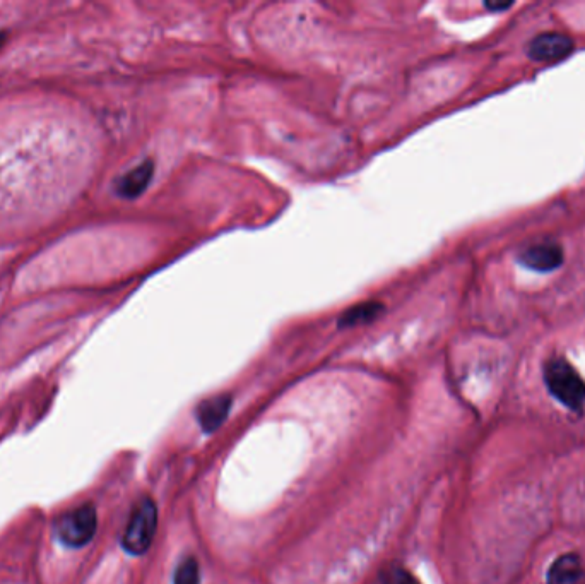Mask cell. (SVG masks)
<instances>
[{"instance_id": "9", "label": "cell", "mask_w": 585, "mask_h": 584, "mask_svg": "<svg viewBox=\"0 0 585 584\" xmlns=\"http://www.w3.org/2000/svg\"><path fill=\"white\" fill-rule=\"evenodd\" d=\"M382 310H384V305L379 304V302H365V304L355 305L339 317V328H353V326L367 324V322L377 319Z\"/></svg>"}, {"instance_id": "12", "label": "cell", "mask_w": 585, "mask_h": 584, "mask_svg": "<svg viewBox=\"0 0 585 584\" xmlns=\"http://www.w3.org/2000/svg\"><path fill=\"white\" fill-rule=\"evenodd\" d=\"M512 6H514L512 2H486L485 4L486 9H490V11H505Z\"/></svg>"}, {"instance_id": "3", "label": "cell", "mask_w": 585, "mask_h": 584, "mask_svg": "<svg viewBox=\"0 0 585 584\" xmlns=\"http://www.w3.org/2000/svg\"><path fill=\"white\" fill-rule=\"evenodd\" d=\"M158 526V509L151 499H141L137 502L129 523L122 537V547L130 555H142L148 552Z\"/></svg>"}, {"instance_id": "4", "label": "cell", "mask_w": 585, "mask_h": 584, "mask_svg": "<svg viewBox=\"0 0 585 584\" xmlns=\"http://www.w3.org/2000/svg\"><path fill=\"white\" fill-rule=\"evenodd\" d=\"M575 42L570 36L558 31H546L534 36L527 43L526 54L529 59L536 62H555L562 60L574 52Z\"/></svg>"}, {"instance_id": "1", "label": "cell", "mask_w": 585, "mask_h": 584, "mask_svg": "<svg viewBox=\"0 0 585 584\" xmlns=\"http://www.w3.org/2000/svg\"><path fill=\"white\" fill-rule=\"evenodd\" d=\"M544 386L570 412L585 408V379L562 355L550 357L543 365Z\"/></svg>"}, {"instance_id": "10", "label": "cell", "mask_w": 585, "mask_h": 584, "mask_svg": "<svg viewBox=\"0 0 585 584\" xmlns=\"http://www.w3.org/2000/svg\"><path fill=\"white\" fill-rule=\"evenodd\" d=\"M173 584H201V569L194 557H187L178 564L173 574Z\"/></svg>"}, {"instance_id": "11", "label": "cell", "mask_w": 585, "mask_h": 584, "mask_svg": "<svg viewBox=\"0 0 585 584\" xmlns=\"http://www.w3.org/2000/svg\"><path fill=\"white\" fill-rule=\"evenodd\" d=\"M382 584H421L406 567L390 566L382 574Z\"/></svg>"}, {"instance_id": "6", "label": "cell", "mask_w": 585, "mask_h": 584, "mask_svg": "<svg viewBox=\"0 0 585 584\" xmlns=\"http://www.w3.org/2000/svg\"><path fill=\"white\" fill-rule=\"evenodd\" d=\"M154 175V161L146 160L139 163L136 168L124 173L117 184L115 192L124 199H136L148 189Z\"/></svg>"}, {"instance_id": "8", "label": "cell", "mask_w": 585, "mask_h": 584, "mask_svg": "<svg viewBox=\"0 0 585 584\" xmlns=\"http://www.w3.org/2000/svg\"><path fill=\"white\" fill-rule=\"evenodd\" d=\"M231 408L230 394H219L209 400L202 401L197 408V418L204 432H214L225 422Z\"/></svg>"}, {"instance_id": "2", "label": "cell", "mask_w": 585, "mask_h": 584, "mask_svg": "<svg viewBox=\"0 0 585 584\" xmlns=\"http://www.w3.org/2000/svg\"><path fill=\"white\" fill-rule=\"evenodd\" d=\"M98 514L93 504H83L62 514L54 523L57 542L69 549L86 547L96 535Z\"/></svg>"}, {"instance_id": "7", "label": "cell", "mask_w": 585, "mask_h": 584, "mask_svg": "<svg viewBox=\"0 0 585 584\" xmlns=\"http://www.w3.org/2000/svg\"><path fill=\"white\" fill-rule=\"evenodd\" d=\"M546 584H585V566L580 555H560L548 569Z\"/></svg>"}, {"instance_id": "5", "label": "cell", "mask_w": 585, "mask_h": 584, "mask_svg": "<svg viewBox=\"0 0 585 584\" xmlns=\"http://www.w3.org/2000/svg\"><path fill=\"white\" fill-rule=\"evenodd\" d=\"M565 259L563 247L556 242H539L520 252L519 263L536 273H551L560 268Z\"/></svg>"}, {"instance_id": "13", "label": "cell", "mask_w": 585, "mask_h": 584, "mask_svg": "<svg viewBox=\"0 0 585 584\" xmlns=\"http://www.w3.org/2000/svg\"><path fill=\"white\" fill-rule=\"evenodd\" d=\"M4 40H6V33H0V45L4 43Z\"/></svg>"}]
</instances>
